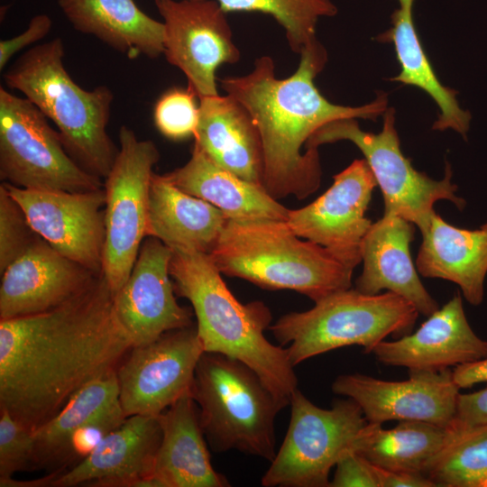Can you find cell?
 <instances>
[{
	"instance_id": "cell-1",
	"label": "cell",
	"mask_w": 487,
	"mask_h": 487,
	"mask_svg": "<svg viewBox=\"0 0 487 487\" xmlns=\"http://www.w3.org/2000/svg\"><path fill=\"white\" fill-rule=\"evenodd\" d=\"M133 345L102 273L58 308L0 320V409L33 432Z\"/></svg>"
},
{
	"instance_id": "cell-2",
	"label": "cell",
	"mask_w": 487,
	"mask_h": 487,
	"mask_svg": "<svg viewBox=\"0 0 487 487\" xmlns=\"http://www.w3.org/2000/svg\"><path fill=\"white\" fill-rule=\"evenodd\" d=\"M299 55L297 70L286 78H277L273 60L262 56L250 73L221 79L223 89L257 125L263 150L262 186L277 200L289 196L303 199L319 188L318 151H302L317 129L339 119L376 121L388 108L383 91L361 106L331 103L315 85L327 61L325 47L316 39Z\"/></svg>"
},
{
	"instance_id": "cell-3",
	"label": "cell",
	"mask_w": 487,
	"mask_h": 487,
	"mask_svg": "<svg viewBox=\"0 0 487 487\" xmlns=\"http://www.w3.org/2000/svg\"><path fill=\"white\" fill-rule=\"evenodd\" d=\"M170 273L176 294L192 305L205 352L237 359L289 403L298 378L286 347L264 335L271 312L262 301L241 303L230 291L209 253L175 249Z\"/></svg>"
},
{
	"instance_id": "cell-4",
	"label": "cell",
	"mask_w": 487,
	"mask_h": 487,
	"mask_svg": "<svg viewBox=\"0 0 487 487\" xmlns=\"http://www.w3.org/2000/svg\"><path fill=\"white\" fill-rule=\"evenodd\" d=\"M276 219L227 218L209 253L222 274L265 289H290L315 303L352 288L354 269Z\"/></svg>"
},
{
	"instance_id": "cell-5",
	"label": "cell",
	"mask_w": 487,
	"mask_h": 487,
	"mask_svg": "<svg viewBox=\"0 0 487 487\" xmlns=\"http://www.w3.org/2000/svg\"><path fill=\"white\" fill-rule=\"evenodd\" d=\"M60 38L23 52L4 73L5 85L24 95L52 121L69 154L87 171L106 178L118 148L107 133L112 90L80 87L64 66Z\"/></svg>"
},
{
	"instance_id": "cell-6",
	"label": "cell",
	"mask_w": 487,
	"mask_h": 487,
	"mask_svg": "<svg viewBox=\"0 0 487 487\" xmlns=\"http://www.w3.org/2000/svg\"><path fill=\"white\" fill-rule=\"evenodd\" d=\"M190 394L213 451L237 450L273 459L275 418L289 403L277 397L250 366L220 353L204 352Z\"/></svg>"
},
{
	"instance_id": "cell-7",
	"label": "cell",
	"mask_w": 487,
	"mask_h": 487,
	"mask_svg": "<svg viewBox=\"0 0 487 487\" xmlns=\"http://www.w3.org/2000/svg\"><path fill=\"white\" fill-rule=\"evenodd\" d=\"M419 315L416 307L391 291L365 294L356 289L335 292L306 311L290 312L270 326L289 360L299 363L334 349L359 345L372 354L391 335H404Z\"/></svg>"
},
{
	"instance_id": "cell-8",
	"label": "cell",
	"mask_w": 487,
	"mask_h": 487,
	"mask_svg": "<svg viewBox=\"0 0 487 487\" xmlns=\"http://www.w3.org/2000/svg\"><path fill=\"white\" fill-rule=\"evenodd\" d=\"M395 113L394 108H387L382 129L378 133L363 131L355 118L327 123L309 137L305 150H317L322 144L343 140L355 144L381 190L384 212L404 217L422 233L436 212V202L448 200L460 210L466 202L456 195L458 188L451 182L452 170L448 163L444 178L436 180L418 171L404 156L395 126Z\"/></svg>"
},
{
	"instance_id": "cell-9",
	"label": "cell",
	"mask_w": 487,
	"mask_h": 487,
	"mask_svg": "<svg viewBox=\"0 0 487 487\" xmlns=\"http://www.w3.org/2000/svg\"><path fill=\"white\" fill-rule=\"evenodd\" d=\"M283 442L262 478L264 487H329V473L367 423L352 399L321 409L298 388Z\"/></svg>"
},
{
	"instance_id": "cell-10",
	"label": "cell",
	"mask_w": 487,
	"mask_h": 487,
	"mask_svg": "<svg viewBox=\"0 0 487 487\" xmlns=\"http://www.w3.org/2000/svg\"><path fill=\"white\" fill-rule=\"evenodd\" d=\"M0 178L30 189L87 191L102 188L65 149L60 133L29 99L0 87Z\"/></svg>"
},
{
	"instance_id": "cell-11",
	"label": "cell",
	"mask_w": 487,
	"mask_h": 487,
	"mask_svg": "<svg viewBox=\"0 0 487 487\" xmlns=\"http://www.w3.org/2000/svg\"><path fill=\"white\" fill-rule=\"evenodd\" d=\"M119 148L105 178V227L102 275L115 296L127 280L146 235L148 199L160 152L151 140H140L121 126Z\"/></svg>"
},
{
	"instance_id": "cell-12",
	"label": "cell",
	"mask_w": 487,
	"mask_h": 487,
	"mask_svg": "<svg viewBox=\"0 0 487 487\" xmlns=\"http://www.w3.org/2000/svg\"><path fill=\"white\" fill-rule=\"evenodd\" d=\"M204 352L193 325L166 332L148 344L133 345L116 369L125 417L160 416L190 393Z\"/></svg>"
},
{
	"instance_id": "cell-13",
	"label": "cell",
	"mask_w": 487,
	"mask_h": 487,
	"mask_svg": "<svg viewBox=\"0 0 487 487\" xmlns=\"http://www.w3.org/2000/svg\"><path fill=\"white\" fill-rule=\"evenodd\" d=\"M164 23L167 61L179 69L198 97L217 96L219 66L234 64L240 51L225 14L213 0H154Z\"/></svg>"
},
{
	"instance_id": "cell-14",
	"label": "cell",
	"mask_w": 487,
	"mask_h": 487,
	"mask_svg": "<svg viewBox=\"0 0 487 487\" xmlns=\"http://www.w3.org/2000/svg\"><path fill=\"white\" fill-rule=\"evenodd\" d=\"M37 235L68 259L102 273L105 189L69 192L22 188L3 183Z\"/></svg>"
},
{
	"instance_id": "cell-15",
	"label": "cell",
	"mask_w": 487,
	"mask_h": 487,
	"mask_svg": "<svg viewBox=\"0 0 487 487\" xmlns=\"http://www.w3.org/2000/svg\"><path fill=\"white\" fill-rule=\"evenodd\" d=\"M376 179L364 159L334 176L331 187L308 206L289 209L287 223L299 237L321 245L354 269L372 222L366 217Z\"/></svg>"
},
{
	"instance_id": "cell-16",
	"label": "cell",
	"mask_w": 487,
	"mask_h": 487,
	"mask_svg": "<svg viewBox=\"0 0 487 487\" xmlns=\"http://www.w3.org/2000/svg\"><path fill=\"white\" fill-rule=\"evenodd\" d=\"M409 379L395 381L342 374L332 383V391L354 400L369 423L418 420L447 427L455 417L460 390L453 371L409 370Z\"/></svg>"
},
{
	"instance_id": "cell-17",
	"label": "cell",
	"mask_w": 487,
	"mask_h": 487,
	"mask_svg": "<svg viewBox=\"0 0 487 487\" xmlns=\"http://www.w3.org/2000/svg\"><path fill=\"white\" fill-rule=\"evenodd\" d=\"M125 418L115 371L86 385L60 412L33 431L32 470L63 472L78 452L86 456Z\"/></svg>"
},
{
	"instance_id": "cell-18",
	"label": "cell",
	"mask_w": 487,
	"mask_h": 487,
	"mask_svg": "<svg viewBox=\"0 0 487 487\" xmlns=\"http://www.w3.org/2000/svg\"><path fill=\"white\" fill-rule=\"evenodd\" d=\"M147 237L127 280L114 296L117 317L133 345L192 325L191 313L175 298L170 273L172 250L159 239Z\"/></svg>"
},
{
	"instance_id": "cell-19",
	"label": "cell",
	"mask_w": 487,
	"mask_h": 487,
	"mask_svg": "<svg viewBox=\"0 0 487 487\" xmlns=\"http://www.w3.org/2000/svg\"><path fill=\"white\" fill-rule=\"evenodd\" d=\"M99 274L63 256L37 235L1 273L0 320L58 308L84 291Z\"/></svg>"
},
{
	"instance_id": "cell-20",
	"label": "cell",
	"mask_w": 487,
	"mask_h": 487,
	"mask_svg": "<svg viewBox=\"0 0 487 487\" xmlns=\"http://www.w3.org/2000/svg\"><path fill=\"white\" fill-rule=\"evenodd\" d=\"M161 435L159 416L127 417L74 467L54 474L49 486L150 487Z\"/></svg>"
},
{
	"instance_id": "cell-21",
	"label": "cell",
	"mask_w": 487,
	"mask_h": 487,
	"mask_svg": "<svg viewBox=\"0 0 487 487\" xmlns=\"http://www.w3.org/2000/svg\"><path fill=\"white\" fill-rule=\"evenodd\" d=\"M418 329L381 341L372 354L385 365L437 372L487 358V341L467 321L460 294L436 309Z\"/></svg>"
},
{
	"instance_id": "cell-22",
	"label": "cell",
	"mask_w": 487,
	"mask_h": 487,
	"mask_svg": "<svg viewBox=\"0 0 487 487\" xmlns=\"http://www.w3.org/2000/svg\"><path fill=\"white\" fill-rule=\"evenodd\" d=\"M414 234L415 225L394 213L384 212L372 223L362 243L363 266L354 289L365 294L387 289L428 317L439 306L420 281L413 263L409 246Z\"/></svg>"
},
{
	"instance_id": "cell-23",
	"label": "cell",
	"mask_w": 487,
	"mask_h": 487,
	"mask_svg": "<svg viewBox=\"0 0 487 487\" xmlns=\"http://www.w3.org/2000/svg\"><path fill=\"white\" fill-rule=\"evenodd\" d=\"M198 99L194 143L222 168L263 187L262 142L251 115L227 94Z\"/></svg>"
},
{
	"instance_id": "cell-24",
	"label": "cell",
	"mask_w": 487,
	"mask_h": 487,
	"mask_svg": "<svg viewBox=\"0 0 487 487\" xmlns=\"http://www.w3.org/2000/svg\"><path fill=\"white\" fill-rule=\"evenodd\" d=\"M421 234L418 272L457 284L470 304L480 305L487 274V223L473 230L459 228L435 212Z\"/></svg>"
},
{
	"instance_id": "cell-25",
	"label": "cell",
	"mask_w": 487,
	"mask_h": 487,
	"mask_svg": "<svg viewBox=\"0 0 487 487\" xmlns=\"http://www.w3.org/2000/svg\"><path fill=\"white\" fill-rule=\"evenodd\" d=\"M161 441L153 473L162 487H226V478L210 461L198 408L188 393L160 416Z\"/></svg>"
},
{
	"instance_id": "cell-26",
	"label": "cell",
	"mask_w": 487,
	"mask_h": 487,
	"mask_svg": "<svg viewBox=\"0 0 487 487\" xmlns=\"http://www.w3.org/2000/svg\"><path fill=\"white\" fill-rule=\"evenodd\" d=\"M227 217L212 204L191 196L164 175L151 180L146 235L159 239L171 250L210 253Z\"/></svg>"
},
{
	"instance_id": "cell-27",
	"label": "cell",
	"mask_w": 487,
	"mask_h": 487,
	"mask_svg": "<svg viewBox=\"0 0 487 487\" xmlns=\"http://www.w3.org/2000/svg\"><path fill=\"white\" fill-rule=\"evenodd\" d=\"M164 176L182 191L219 208L229 219L287 221L289 209L263 187L222 168L196 143L187 163Z\"/></svg>"
},
{
	"instance_id": "cell-28",
	"label": "cell",
	"mask_w": 487,
	"mask_h": 487,
	"mask_svg": "<svg viewBox=\"0 0 487 487\" xmlns=\"http://www.w3.org/2000/svg\"><path fill=\"white\" fill-rule=\"evenodd\" d=\"M58 4L74 29L130 59L163 54L164 23L143 13L134 0H59Z\"/></svg>"
},
{
	"instance_id": "cell-29",
	"label": "cell",
	"mask_w": 487,
	"mask_h": 487,
	"mask_svg": "<svg viewBox=\"0 0 487 487\" xmlns=\"http://www.w3.org/2000/svg\"><path fill=\"white\" fill-rule=\"evenodd\" d=\"M398 1L400 8L391 14V28L378 36V41L393 44L400 66V72L390 80L418 87L436 102L439 114L433 130L452 129L466 139L471 114L459 106L457 91L444 86L437 78L415 28L414 0Z\"/></svg>"
},
{
	"instance_id": "cell-30",
	"label": "cell",
	"mask_w": 487,
	"mask_h": 487,
	"mask_svg": "<svg viewBox=\"0 0 487 487\" xmlns=\"http://www.w3.org/2000/svg\"><path fill=\"white\" fill-rule=\"evenodd\" d=\"M381 425L367 422L356 436L353 450L386 470L424 474L446 436V427L425 421L401 420L391 429Z\"/></svg>"
},
{
	"instance_id": "cell-31",
	"label": "cell",
	"mask_w": 487,
	"mask_h": 487,
	"mask_svg": "<svg viewBox=\"0 0 487 487\" xmlns=\"http://www.w3.org/2000/svg\"><path fill=\"white\" fill-rule=\"evenodd\" d=\"M424 475L440 487H484L487 482V425L453 421Z\"/></svg>"
},
{
	"instance_id": "cell-32",
	"label": "cell",
	"mask_w": 487,
	"mask_h": 487,
	"mask_svg": "<svg viewBox=\"0 0 487 487\" xmlns=\"http://www.w3.org/2000/svg\"><path fill=\"white\" fill-rule=\"evenodd\" d=\"M225 13L259 12L271 15L285 31L290 49L300 51L317 39L318 19L337 13L331 0H216Z\"/></svg>"
},
{
	"instance_id": "cell-33",
	"label": "cell",
	"mask_w": 487,
	"mask_h": 487,
	"mask_svg": "<svg viewBox=\"0 0 487 487\" xmlns=\"http://www.w3.org/2000/svg\"><path fill=\"white\" fill-rule=\"evenodd\" d=\"M197 94L188 88L174 87L166 91L156 102L153 119L159 132L173 141L195 135L199 117Z\"/></svg>"
},
{
	"instance_id": "cell-34",
	"label": "cell",
	"mask_w": 487,
	"mask_h": 487,
	"mask_svg": "<svg viewBox=\"0 0 487 487\" xmlns=\"http://www.w3.org/2000/svg\"><path fill=\"white\" fill-rule=\"evenodd\" d=\"M37 234L21 206L0 186V273L22 255Z\"/></svg>"
},
{
	"instance_id": "cell-35",
	"label": "cell",
	"mask_w": 487,
	"mask_h": 487,
	"mask_svg": "<svg viewBox=\"0 0 487 487\" xmlns=\"http://www.w3.org/2000/svg\"><path fill=\"white\" fill-rule=\"evenodd\" d=\"M33 448V432L0 409V482L32 469Z\"/></svg>"
},
{
	"instance_id": "cell-36",
	"label": "cell",
	"mask_w": 487,
	"mask_h": 487,
	"mask_svg": "<svg viewBox=\"0 0 487 487\" xmlns=\"http://www.w3.org/2000/svg\"><path fill=\"white\" fill-rule=\"evenodd\" d=\"M329 487L379 486L373 464L350 449L337 461Z\"/></svg>"
},
{
	"instance_id": "cell-37",
	"label": "cell",
	"mask_w": 487,
	"mask_h": 487,
	"mask_svg": "<svg viewBox=\"0 0 487 487\" xmlns=\"http://www.w3.org/2000/svg\"><path fill=\"white\" fill-rule=\"evenodd\" d=\"M51 20L47 14L33 16L27 29L19 35L0 41V69L3 70L10 59L23 49L43 39L51 29Z\"/></svg>"
},
{
	"instance_id": "cell-38",
	"label": "cell",
	"mask_w": 487,
	"mask_h": 487,
	"mask_svg": "<svg viewBox=\"0 0 487 487\" xmlns=\"http://www.w3.org/2000/svg\"><path fill=\"white\" fill-rule=\"evenodd\" d=\"M454 420L470 426L487 425V387L460 394Z\"/></svg>"
},
{
	"instance_id": "cell-39",
	"label": "cell",
	"mask_w": 487,
	"mask_h": 487,
	"mask_svg": "<svg viewBox=\"0 0 487 487\" xmlns=\"http://www.w3.org/2000/svg\"><path fill=\"white\" fill-rule=\"evenodd\" d=\"M373 468L379 487H436L423 473Z\"/></svg>"
},
{
	"instance_id": "cell-40",
	"label": "cell",
	"mask_w": 487,
	"mask_h": 487,
	"mask_svg": "<svg viewBox=\"0 0 487 487\" xmlns=\"http://www.w3.org/2000/svg\"><path fill=\"white\" fill-rule=\"evenodd\" d=\"M453 379L459 389L487 382V358L455 366L453 370Z\"/></svg>"
},
{
	"instance_id": "cell-41",
	"label": "cell",
	"mask_w": 487,
	"mask_h": 487,
	"mask_svg": "<svg viewBox=\"0 0 487 487\" xmlns=\"http://www.w3.org/2000/svg\"><path fill=\"white\" fill-rule=\"evenodd\" d=\"M484 487H487V482H486V484L484 485Z\"/></svg>"
}]
</instances>
